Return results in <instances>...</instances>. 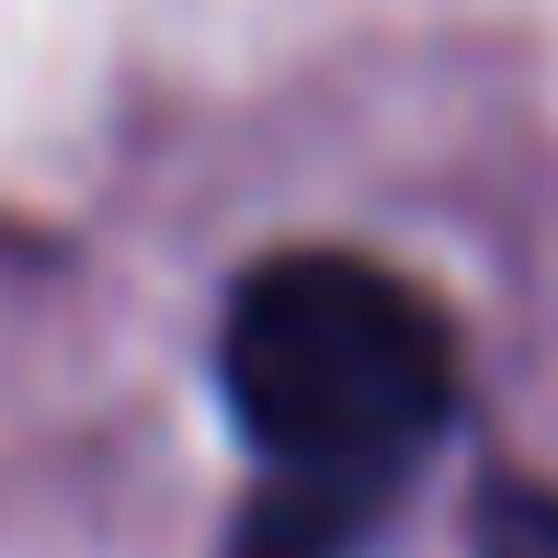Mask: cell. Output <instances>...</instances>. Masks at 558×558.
Masks as SVG:
<instances>
[{
  "instance_id": "cell-2",
  "label": "cell",
  "mask_w": 558,
  "mask_h": 558,
  "mask_svg": "<svg viewBox=\"0 0 558 558\" xmlns=\"http://www.w3.org/2000/svg\"><path fill=\"white\" fill-rule=\"evenodd\" d=\"M468 547L478 558H558V490L547 478H490L468 513Z\"/></svg>"
},
{
  "instance_id": "cell-1",
  "label": "cell",
  "mask_w": 558,
  "mask_h": 558,
  "mask_svg": "<svg viewBox=\"0 0 558 558\" xmlns=\"http://www.w3.org/2000/svg\"><path fill=\"white\" fill-rule=\"evenodd\" d=\"M217 388L263 456L228 558H353L456 422V319L365 251H274L228 286Z\"/></svg>"
}]
</instances>
